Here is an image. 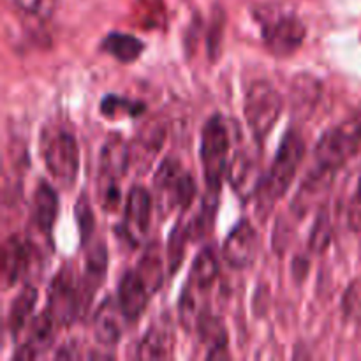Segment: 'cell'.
Segmentation results:
<instances>
[{"label":"cell","instance_id":"27","mask_svg":"<svg viewBox=\"0 0 361 361\" xmlns=\"http://www.w3.org/2000/svg\"><path fill=\"white\" fill-rule=\"evenodd\" d=\"M143 109H145L143 102L130 101V99L118 97V95H106L101 102L102 115L109 116V118H113V116H118L120 113H127V115H130V116H136V115H140Z\"/></svg>","mask_w":361,"mask_h":361},{"label":"cell","instance_id":"10","mask_svg":"<svg viewBox=\"0 0 361 361\" xmlns=\"http://www.w3.org/2000/svg\"><path fill=\"white\" fill-rule=\"evenodd\" d=\"M55 326L56 321L53 319L51 314L46 310L44 314L37 316L28 323L25 328V337L21 342L20 349L14 355L16 360H35L44 355L53 344L55 338Z\"/></svg>","mask_w":361,"mask_h":361},{"label":"cell","instance_id":"8","mask_svg":"<svg viewBox=\"0 0 361 361\" xmlns=\"http://www.w3.org/2000/svg\"><path fill=\"white\" fill-rule=\"evenodd\" d=\"M305 39V25L293 14L267 20L263 23V41L277 56H289L300 49Z\"/></svg>","mask_w":361,"mask_h":361},{"label":"cell","instance_id":"26","mask_svg":"<svg viewBox=\"0 0 361 361\" xmlns=\"http://www.w3.org/2000/svg\"><path fill=\"white\" fill-rule=\"evenodd\" d=\"M14 11L34 20H49L55 14L59 0H6Z\"/></svg>","mask_w":361,"mask_h":361},{"label":"cell","instance_id":"6","mask_svg":"<svg viewBox=\"0 0 361 361\" xmlns=\"http://www.w3.org/2000/svg\"><path fill=\"white\" fill-rule=\"evenodd\" d=\"M282 113V97L268 81H254L245 94L243 115L256 140H264Z\"/></svg>","mask_w":361,"mask_h":361},{"label":"cell","instance_id":"25","mask_svg":"<svg viewBox=\"0 0 361 361\" xmlns=\"http://www.w3.org/2000/svg\"><path fill=\"white\" fill-rule=\"evenodd\" d=\"M143 281L147 282L152 293L161 288L162 282V259L157 245H150L145 250L143 257L140 259V267L136 268Z\"/></svg>","mask_w":361,"mask_h":361},{"label":"cell","instance_id":"7","mask_svg":"<svg viewBox=\"0 0 361 361\" xmlns=\"http://www.w3.org/2000/svg\"><path fill=\"white\" fill-rule=\"evenodd\" d=\"M83 307H87L83 288L78 286L73 270L63 268L49 286L48 312L51 314L56 324L69 326L80 316Z\"/></svg>","mask_w":361,"mask_h":361},{"label":"cell","instance_id":"29","mask_svg":"<svg viewBox=\"0 0 361 361\" xmlns=\"http://www.w3.org/2000/svg\"><path fill=\"white\" fill-rule=\"evenodd\" d=\"M330 238H331L330 221H328V215L324 214V212H321L316 224H314L312 228V235H310V242H309L310 249H312L314 252H321V250H324L328 247Z\"/></svg>","mask_w":361,"mask_h":361},{"label":"cell","instance_id":"2","mask_svg":"<svg viewBox=\"0 0 361 361\" xmlns=\"http://www.w3.org/2000/svg\"><path fill=\"white\" fill-rule=\"evenodd\" d=\"M303 157H305V143L302 136L298 133L286 134L274 159V164L257 190L261 210L270 212L274 204L288 192Z\"/></svg>","mask_w":361,"mask_h":361},{"label":"cell","instance_id":"15","mask_svg":"<svg viewBox=\"0 0 361 361\" xmlns=\"http://www.w3.org/2000/svg\"><path fill=\"white\" fill-rule=\"evenodd\" d=\"M130 164V148L127 147L126 141L120 136H111L104 143L99 157V166H101V175L108 180L109 183L116 182L126 175L127 168Z\"/></svg>","mask_w":361,"mask_h":361},{"label":"cell","instance_id":"24","mask_svg":"<svg viewBox=\"0 0 361 361\" xmlns=\"http://www.w3.org/2000/svg\"><path fill=\"white\" fill-rule=\"evenodd\" d=\"M106 267H108V256H106L104 245H95L94 249L88 250L87 254V271H85L83 281V295L87 303L90 302L92 295L95 293V288L102 282L106 275Z\"/></svg>","mask_w":361,"mask_h":361},{"label":"cell","instance_id":"11","mask_svg":"<svg viewBox=\"0 0 361 361\" xmlns=\"http://www.w3.org/2000/svg\"><path fill=\"white\" fill-rule=\"evenodd\" d=\"M152 291L137 270L123 274L118 284V305L127 321H136L145 312Z\"/></svg>","mask_w":361,"mask_h":361},{"label":"cell","instance_id":"16","mask_svg":"<svg viewBox=\"0 0 361 361\" xmlns=\"http://www.w3.org/2000/svg\"><path fill=\"white\" fill-rule=\"evenodd\" d=\"M59 215V194L48 182H41L32 201V219L41 233L49 235Z\"/></svg>","mask_w":361,"mask_h":361},{"label":"cell","instance_id":"22","mask_svg":"<svg viewBox=\"0 0 361 361\" xmlns=\"http://www.w3.org/2000/svg\"><path fill=\"white\" fill-rule=\"evenodd\" d=\"M102 49L115 56L118 62L130 63L137 60L143 53L145 44L137 37L130 34H122V32H111L102 41Z\"/></svg>","mask_w":361,"mask_h":361},{"label":"cell","instance_id":"21","mask_svg":"<svg viewBox=\"0 0 361 361\" xmlns=\"http://www.w3.org/2000/svg\"><path fill=\"white\" fill-rule=\"evenodd\" d=\"M171 331L162 324H154L137 345V358L164 360L171 355Z\"/></svg>","mask_w":361,"mask_h":361},{"label":"cell","instance_id":"13","mask_svg":"<svg viewBox=\"0 0 361 361\" xmlns=\"http://www.w3.org/2000/svg\"><path fill=\"white\" fill-rule=\"evenodd\" d=\"M228 178L231 187L242 200H249L250 196L257 194L261 182L259 166L249 154H236L231 164L228 166Z\"/></svg>","mask_w":361,"mask_h":361},{"label":"cell","instance_id":"12","mask_svg":"<svg viewBox=\"0 0 361 361\" xmlns=\"http://www.w3.org/2000/svg\"><path fill=\"white\" fill-rule=\"evenodd\" d=\"M30 267V245L20 236L13 235L4 242L2 259H0V274H2L4 288H11L25 275Z\"/></svg>","mask_w":361,"mask_h":361},{"label":"cell","instance_id":"18","mask_svg":"<svg viewBox=\"0 0 361 361\" xmlns=\"http://www.w3.org/2000/svg\"><path fill=\"white\" fill-rule=\"evenodd\" d=\"M152 214V196L143 187H133L127 196L126 204V221L127 226L136 229L137 233L143 235L150 224Z\"/></svg>","mask_w":361,"mask_h":361},{"label":"cell","instance_id":"5","mask_svg":"<svg viewBox=\"0 0 361 361\" xmlns=\"http://www.w3.org/2000/svg\"><path fill=\"white\" fill-rule=\"evenodd\" d=\"M155 203L161 215H168L175 208H189L196 197V182L175 159H166L159 166L154 178Z\"/></svg>","mask_w":361,"mask_h":361},{"label":"cell","instance_id":"17","mask_svg":"<svg viewBox=\"0 0 361 361\" xmlns=\"http://www.w3.org/2000/svg\"><path fill=\"white\" fill-rule=\"evenodd\" d=\"M162 141H164V129L159 123L145 127L130 147V164L136 166L137 171H145L157 155Z\"/></svg>","mask_w":361,"mask_h":361},{"label":"cell","instance_id":"28","mask_svg":"<svg viewBox=\"0 0 361 361\" xmlns=\"http://www.w3.org/2000/svg\"><path fill=\"white\" fill-rule=\"evenodd\" d=\"M190 236V229L183 228L182 226H176L173 229L171 240H169L168 245V257H169V267H171V274H175L178 270L180 263H182L183 256H185V242Z\"/></svg>","mask_w":361,"mask_h":361},{"label":"cell","instance_id":"4","mask_svg":"<svg viewBox=\"0 0 361 361\" xmlns=\"http://www.w3.org/2000/svg\"><path fill=\"white\" fill-rule=\"evenodd\" d=\"M229 134L221 115H215L204 123L201 133V164L208 192L219 194L222 178L228 175Z\"/></svg>","mask_w":361,"mask_h":361},{"label":"cell","instance_id":"14","mask_svg":"<svg viewBox=\"0 0 361 361\" xmlns=\"http://www.w3.org/2000/svg\"><path fill=\"white\" fill-rule=\"evenodd\" d=\"M123 316L122 309H120L118 302H113V300H104L102 305L99 307L97 314H95L94 319V335L95 341L99 342L104 348H111L122 337L123 330Z\"/></svg>","mask_w":361,"mask_h":361},{"label":"cell","instance_id":"19","mask_svg":"<svg viewBox=\"0 0 361 361\" xmlns=\"http://www.w3.org/2000/svg\"><path fill=\"white\" fill-rule=\"evenodd\" d=\"M196 328L200 331L201 342L208 345V358H226L228 356V334L217 317L204 312Z\"/></svg>","mask_w":361,"mask_h":361},{"label":"cell","instance_id":"30","mask_svg":"<svg viewBox=\"0 0 361 361\" xmlns=\"http://www.w3.org/2000/svg\"><path fill=\"white\" fill-rule=\"evenodd\" d=\"M76 219L78 228H80L81 240L88 242L92 231H94V214H92L90 203H88L87 196H81L76 203Z\"/></svg>","mask_w":361,"mask_h":361},{"label":"cell","instance_id":"31","mask_svg":"<svg viewBox=\"0 0 361 361\" xmlns=\"http://www.w3.org/2000/svg\"><path fill=\"white\" fill-rule=\"evenodd\" d=\"M349 219H351L353 228L360 229L361 231V180H360L358 190H356L355 200H353L351 203V215H349Z\"/></svg>","mask_w":361,"mask_h":361},{"label":"cell","instance_id":"9","mask_svg":"<svg viewBox=\"0 0 361 361\" xmlns=\"http://www.w3.org/2000/svg\"><path fill=\"white\" fill-rule=\"evenodd\" d=\"M259 235L249 221H240L224 242V257L231 267L247 268L256 261Z\"/></svg>","mask_w":361,"mask_h":361},{"label":"cell","instance_id":"20","mask_svg":"<svg viewBox=\"0 0 361 361\" xmlns=\"http://www.w3.org/2000/svg\"><path fill=\"white\" fill-rule=\"evenodd\" d=\"M35 303H37V291L32 286H25L13 300L9 310V330L13 337H20L28 326Z\"/></svg>","mask_w":361,"mask_h":361},{"label":"cell","instance_id":"3","mask_svg":"<svg viewBox=\"0 0 361 361\" xmlns=\"http://www.w3.org/2000/svg\"><path fill=\"white\" fill-rule=\"evenodd\" d=\"M41 155L49 175L62 187L74 185L80 171V147L71 130L48 127L41 136Z\"/></svg>","mask_w":361,"mask_h":361},{"label":"cell","instance_id":"23","mask_svg":"<svg viewBox=\"0 0 361 361\" xmlns=\"http://www.w3.org/2000/svg\"><path fill=\"white\" fill-rule=\"evenodd\" d=\"M219 277V261L215 256L214 249L207 247V249L201 250L197 254V257L194 259L192 268H190V279L189 284L192 288L200 289V291H207L208 288L214 286V282Z\"/></svg>","mask_w":361,"mask_h":361},{"label":"cell","instance_id":"1","mask_svg":"<svg viewBox=\"0 0 361 361\" xmlns=\"http://www.w3.org/2000/svg\"><path fill=\"white\" fill-rule=\"evenodd\" d=\"M361 161V113L326 130L314 150V166L337 173L351 162Z\"/></svg>","mask_w":361,"mask_h":361}]
</instances>
